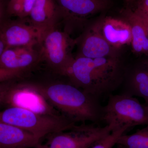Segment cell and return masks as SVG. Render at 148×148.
Segmentation results:
<instances>
[{"mask_svg":"<svg viewBox=\"0 0 148 148\" xmlns=\"http://www.w3.org/2000/svg\"><path fill=\"white\" fill-rule=\"evenodd\" d=\"M126 66L121 57L76 56L65 76L72 84L101 100L118 90Z\"/></svg>","mask_w":148,"mask_h":148,"instance_id":"obj_1","label":"cell"},{"mask_svg":"<svg viewBox=\"0 0 148 148\" xmlns=\"http://www.w3.org/2000/svg\"><path fill=\"white\" fill-rule=\"evenodd\" d=\"M56 108L63 116L77 124H100L103 112L101 100L71 83L48 85L24 84Z\"/></svg>","mask_w":148,"mask_h":148,"instance_id":"obj_2","label":"cell"},{"mask_svg":"<svg viewBox=\"0 0 148 148\" xmlns=\"http://www.w3.org/2000/svg\"><path fill=\"white\" fill-rule=\"evenodd\" d=\"M0 121L31 132L40 140L51 133L71 129L77 124L61 114L38 113L16 107L0 111Z\"/></svg>","mask_w":148,"mask_h":148,"instance_id":"obj_3","label":"cell"},{"mask_svg":"<svg viewBox=\"0 0 148 148\" xmlns=\"http://www.w3.org/2000/svg\"><path fill=\"white\" fill-rule=\"evenodd\" d=\"M101 122L109 125L112 132L122 129L129 130L138 125L148 124V106L142 104L133 96L110 94L103 106Z\"/></svg>","mask_w":148,"mask_h":148,"instance_id":"obj_4","label":"cell"},{"mask_svg":"<svg viewBox=\"0 0 148 148\" xmlns=\"http://www.w3.org/2000/svg\"><path fill=\"white\" fill-rule=\"evenodd\" d=\"M112 132L109 125L84 123L71 129L49 134L46 142L35 148H90Z\"/></svg>","mask_w":148,"mask_h":148,"instance_id":"obj_5","label":"cell"},{"mask_svg":"<svg viewBox=\"0 0 148 148\" xmlns=\"http://www.w3.org/2000/svg\"><path fill=\"white\" fill-rule=\"evenodd\" d=\"M76 43L67 33L52 28L47 31L41 42V54L52 69L65 76L75 58L71 52Z\"/></svg>","mask_w":148,"mask_h":148,"instance_id":"obj_6","label":"cell"},{"mask_svg":"<svg viewBox=\"0 0 148 148\" xmlns=\"http://www.w3.org/2000/svg\"><path fill=\"white\" fill-rule=\"evenodd\" d=\"M3 104L8 107L23 108L38 113L56 115L44 98L23 84L9 85L5 94Z\"/></svg>","mask_w":148,"mask_h":148,"instance_id":"obj_7","label":"cell"},{"mask_svg":"<svg viewBox=\"0 0 148 148\" xmlns=\"http://www.w3.org/2000/svg\"><path fill=\"white\" fill-rule=\"evenodd\" d=\"M49 30L33 24L29 25L15 22L6 24L0 29V35L7 48L33 47L41 43Z\"/></svg>","mask_w":148,"mask_h":148,"instance_id":"obj_8","label":"cell"},{"mask_svg":"<svg viewBox=\"0 0 148 148\" xmlns=\"http://www.w3.org/2000/svg\"><path fill=\"white\" fill-rule=\"evenodd\" d=\"M77 56L95 58L121 57L120 50L112 47L101 34L95 22L88 28L79 40Z\"/></svg>","mask_w":148,"mask_h":148,"instance_id":"obj_9","label":"cell"},{"mask_svg":"<svg viewBox=\"0 0 148 148\" xmlns=\"http://www.w3.org/2000/svg\"><path fill=\"white\" fill-rule=\"evenodd\" d=\"M95 22L105 39L112 47L120 50L123 47L131 44V28L123 18L106 16Z\"/></svg>","mask_w":148,"mask_h":148,"instance_id":"obj_10","label":"cell"},{"mask_svg":"<svg viewBox=\"0 0 148 148\" xmlns=\"http://www.w3.org/2000/svg\"><path fill=\"white\" fill-rule=\"evenodd\" d=\"M118 94L143 98L148 104V68L140 66H126L124 78Z\"/></svg>","mask_w":148,"mask_h":148,"instance_id":"obj_11","label":"cell"},{"mask_svg":"<svg viewBox=\"0 0 148 148\" xmlns=\"http://www.w3.org/2000/svg\"><path fill=\"white\" fill-rule=\"evenodd\" d=\"M40 140L31 132L0 121V148H35Z\"/></svg>","mask_w":148,"mask_h":148,"instance_id":"obj_12","label":"cell"},{"mask_svg":"<svg viewBox=\"0 0 148 148\" xmlns=\"http://www.w3.org/2000/svg\"><path fill=\"white\" fill-rule=\"evenodd\" d=\"M36 59L33 47L6 48L0 57V68L23 71L33 66Z\"/></svg>","mask_w":148,"mask_h":148,"instance_id":"obj_13","label":"cell"},{"mask_svg":"<svg viewBox=\"0 0 148 148\" xmlns=\"http://www.w3.org/2000/svg\"><path fill=\"white\" fill-rule=\"evenodd\" d=\"M123 17L128 22L132 34V51L138 54L148 53V34L143 19L130 9L124 10Z\"/></svg>","mask_w":148,"mask_h":148,"instance_id":"obj_14","label":"cell"},{"mask_svg":"<svg viewBox=\"0 0 148 148\" xmlns=\"http://www.w3.org/2000/svg\"><path fill=\"white\" fill-rule=\"evenodd\" d=\"M64 12L76 17L85 18L107 8L106 0H58Z\"/></svg>","mask_w":148,"mask_h":148,"instance_id":"obj_15","label":"cell"},{"mask_svg":"<svg viewBox=\"0 0 148 148\" xmlns=\"http://www.w3.org/2000/svg\"><path fill=\"white\" fill-rule=\"evenodd\" d=\"M57 14L53 0H36L29 16L33 25L50 30L53 28Z\"/></svg>","mask_w":148,"mask_h":148,"instance_id":"obj_16","label":"cell"},{"mask_svg":"<svg viewBox=\"0 0 148 148\" xmlns=\"http://www.w3.org/2000/svg\"><path fill=\"white\" fill-rule=\"evenodd\" d=\"M116 145L123 148H148V124L133 134H123L119 139Z\"/></svg>","mask_w":148,"mask_h":148,"instance_id":"obj_17","label":"cell"},{"mask_svg":"<svg viewBox=\"0 0 148 148\" xmlns=\"http://www.w3.org/2000/svg\"><path fill=\"white\" fill-rule=\"evenodd\" d=\"M36 0H12L9 5L10 13L23 18L29 16Z\"/></svg>","mask_w":148,"mask_h":148,"instance_id":"obj_18","label":"cell"},{"mask_svg":"<svg viewBox=\"0 0 148 148\" xmlns=\"http://www.w3.org/2000/svg\"><path fill=\"white\" fill-rule=\"evenodd\" d=\"M127 131L125 129H122L112 131L106 137L98 141L90 148H113L116 145L120 137Z\"/></svg>","mask_w":148,"mask_h":148,"instance_id":"obj_19","label":"cell"},{"mask_svg":"<svg viewBox=\"0 0 148 148\" xmlns=\"http://www.w3.org/2000/svg\"><path fill=\"white\" fill-rule=\"evenodd\" d=\"M133 11L140 18L148 21V0H138L136 8Z\"/></svg>","mask_w":148,"mask_h":148,"instance_id":"obj_20","label":"cell"},{"mask_svg":"<svg viewBox=\"0 0 148 148\" xmlns=\"http://www.w3.org/2000/svg\"><path fill=\"white\" fill-rule=\"evenodd\" d=\"M22 71L0 68V83L13 79L21 75Z\"/></svg>","mask_w":148,"mask_h":148,"instance_id":"obj_21","label":"cell"},{"mask_svg":"<svg viewBox=\"0 0 148 148\" xmlns=\"http://www.w3.org/2000/svg\"><path fill=\"white\" fill-rule=\"evenodd\" d=\"M8 84H3L2 83H0V106L3 105L4 97L6 91L8 88Z\"/></svg>","mask_w":148,"mask_h":148,"instance_id":"obj_22","label":"cell"},{"mask_svg":"<svg viewBox=\"0 0 148 148\" xmlns=\"http://www.w3.org/2000/svg\"><path fill=\"white\" fill-rule=\"evenodd\" d=\"M7 46L5 42L0 35V57L3 54L4 51L5 50Z\"/></svg>","mask_w":148,"mask_h":148,"instance_id":"obj_23","label":"cell"},{"mask_svg":"<svg viewBox=\"0 0 148 148\" xmlns=\"http://www.w3.org/2000/svg\"><path fill=\"white\" fill-rule=\"evenodd\" d=\"M142 19H143V21H144V23H145V25L146 27V28H147V31L148 34V21H147V20H144V19H143V18H142Z\"/></svg>","mask_w":148,"mask_h":148,"instance_id":"obj_24","label":"cell"},{"mask_svg":"<svg viewBox=\"0 0 148 148\" xmlns=\"http://www.w3.org/2000/svg\"><path fill=\"white\" fill-rule=\"evenodd\" d=\"M143 64L148 68V59L143 62Z\"/></svg>","mask_w":148,"mask_h":148,"instance_id":"obj_25","label":"cell"},{"mask_svg":"<svg viewBox=\"0 0 148 148\" xmlns=\"http://www.w3.org/2000/svg\"><path fill=\"white\" fill-rule=\"evenodd\" d=\"M2 16V10L1 7L0 5V20Z\"/></svg>","mask_w":148,"mask_h":148,"instance_id":"obj_26","label":"cell"},{"mask_svg":"<svg viewBox=\"0 0 148 148\" xmlns=\"http://www.w3.org/2000/svg\"><path fill=\"white\" fill-rule=\"evenodd\" d=\"M127 3H130L134 1V0H125Z\"/></svg>","mask_w":148,"mask_h":148,"instance_id":"obj_27","label":"cell"},{"mask_svg":"<svg viewBox=\"0 0 148 148\" xmlns=\"http://www.w3.org/2000/svg\"><path fill=\"white\" fill-rule=\"evenodd\" d=\"M117 145V148H123L121 147L120 146L118 145Z\"/></svg>","mask_w":148,"mask_h":148,"instance_id":"obj_28","label":"cell"},{"mask_svg":"<svg viewBox=\"0 0 148 148\" xmlns=\"http://www.w3.org/2000/svg\"><path fill=\"white\" fill-rule=\"evenodd\" d=\"M147 106H148V104H147Z\"/></svg>","mask_w":148,"mask_h":148,"instance_id":"obj_29","label":"cell"}]
</instances>
